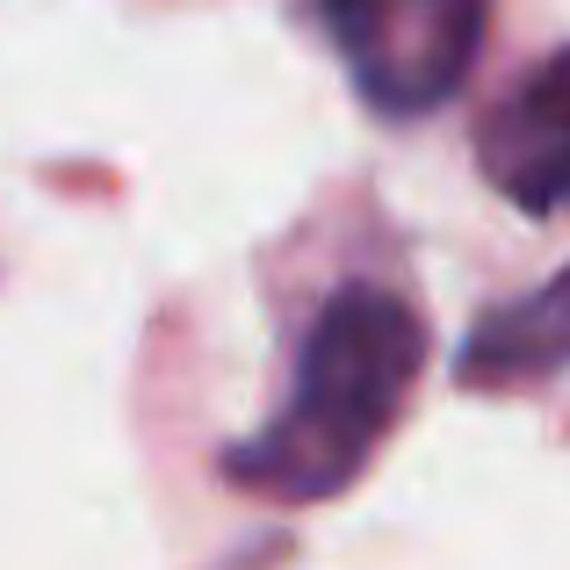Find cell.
<instances>
[{
    "instance_id": "cell-1",
    "label": "cell",
    "mask_w": 570,
    "mask_h": 570,
    "mask_svg": "<svg viewBox=\"0 0 570 570\" xmlns=\"http://www.w3.org/2000/svg\"><path fill=\"white\" fill-rule=\"evenodd\" d=\"M419 368H426V318L397 289L383 282L333 289L296 354L289 404L217 455L224 484L275 505L340 499L368 470L383 433L404 419Z\"/></svg>"
},
{
    "instance_id": "cell-3",
    "label": "cell",
    "mask_w": 570,
    "mask_h": 570,
    "mask_svg": "<svg viewBox=\"0 0 570 570\" xmlns=\"http://www.w3.org/2000/svg\"><path fill=\"white\" fill-rule=\"evenodd\" d=\"M476 174L528 217L570 209V43L520 72L470 130Z\"/></svg>"
},
{
    "instance_id": "cell-4",
    "label": "cell",
    "mask_w": 570,
    "mask_h": 570,
    "mask_svg": "<svg viewBox=\"0 0 570 570\" xmlns=\"http://www.w3.org/2000/svg\"><path fill=\"white\" fill-rule=\"evenodd\" d=\"M570 376V267L528 296H505L462 333L455 383L462 390H534Z\"/></svg>"
},
{
    "instance_id": "cell-2",
    "label": "cell",
    "mask_w": 570,
    "mask_h": 570,
    "mask_svg": "<svg viewBox=\"0 0 570 570\" xmlns=\"http://www.w3.org/2000/svg\"><path fill=\"white\" fill-rule=\"evenodd\" d=\"M376 116H426L470 80L491 0H318Z\"/></svg>"
}]
</instances>
